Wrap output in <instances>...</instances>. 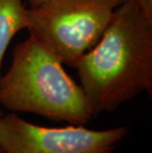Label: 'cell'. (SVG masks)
Here are the masks:
<instances>
[{"mask_svg":"<svg viewBox=\"0 0 152 153\" xmlns=\"http://www.w3.org/2000/svg\"><path fill=\"white\" fill-rule=\"evenodd\" d=\"M0 104L12 113H32L73 126H85L93 119L81 87L33 36L13 48L11 65L0 76Z\"/></svg>","mask_w":152,"mask_h":153,"instance_id":"cell-2","label":"cell"},{"mask_svg":"<svg viewBox=\"0 0 152 153\" xmlns=\"http://www.w3.org/2000/svg\"><path fill=\"white\" fill-rule=\"evenodd\" d=\"M93 118L139 93L152 94V21L135 3L114 11L102 37L75 66Z\"/></svg>","mask_w":152,"mask_h":153,"instance_id":"cell-1","label":"cell"},{"mask_svg":"<svg viewBox=\"0 0 152 153\" xmlns=\"http://www.w3.org/2000/svg\"><path fill=\"white\" fill-rule=\"evenodd\" d=\"M135 3L148 20L152 21V0H118L119 6L124 3Z\"/></svg>","mask_w":152,"mask_h":153,"instance_id":"cell-6","label":"cell"},{"mask_svg":"<svg viewBox=\"0 0 152 153\" xmlns=\"http://www.w3.org/2000/svg\"><path fill=\"white\" fill-rule=\"evenodd\" d=\"M128 126L92 131L83 126L44 128L9 113L0 120L4 153H113L128 135Z\"/></svg>","mask_w":152,"mask_h":153,"instance_id":"cell-4","label":"cell"},{"mask_svg":"<svg viewBox=\"0 0 152 153\" xmlns=\"http://www.w3.org/2000/svg\"><path fill=\"white\" fill-rule=\"evenodd\" d=\"M27 1L30 4V8H36L38 6L44 4V2L48 1V0H27Z\"/></svg>","mask_w":152,"mask_h":153,"instance_id":"cell-7","label":"cell"},{"mask_svg":"<svg viewBox=\"0 0 152 153\" xmlns=\"http://www.w3.org/2000/svg\"><path fill=\"white\" fill-rule=\"evenodd\" d=\"M28 8L23 0H0V72L4 54L14 36L27 29Z\"/></svg>","mask_w":152,"mask_h":153,"instance_id":"cell-5","label":"cell"},{"mask_svg":"<svg viewBox=\"0 0 152 153\" xmlns=\"http://www.w3.org/2000/svg\"><path fill=\"white\" fill-rule=\"evenodd\" d=\"M1 118H2V113L0 112V120H1ZM0 153H4V152H3V150H2L1 148H0Z\"/></svg>","mask_w":152,"mask_h":153,"instance_id":"cell-8","label":"cell"},{"mask_svg":"<svg viewBox=\"0 0 152 153\" xmlns=\"http://www.w3.org/2000/svg\"><path fill=\"white\" fill-rule=\"evenodd\" d=\"M118 0H48L28 8L27 30L59 58L75 67L108 27Z\"/></svg>","mask_w":152,"mask_h":153,"instance_id":"cell-3","label":"cell"}]
</instances>
